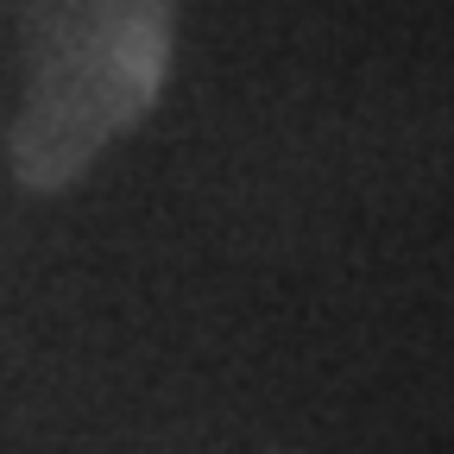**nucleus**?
<instances>
[{"mask_svg":"<svg viewBox=\"0 0 454 454\" xmlns=\"http://www.w3.org/2000/svg\"><path fill=\"white\" fill-rule=\"evenodd\" d=\"M184 0H20L26 101L7 127V170L32 196L76 190L95 158L158 107Z\"/></svg>","mask_w":454,"mask_h":454,"instance_id":"nucleus-1","label":"nucleus"}]
</instances>
